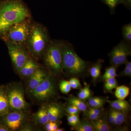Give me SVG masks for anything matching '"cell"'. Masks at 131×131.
<instances>
[{
  "label": "cell",
  "mask_w": 131,
  "mask_h": 131,
  "mask_svg": "<svg viewBox=\"0 0 131 131\" xmlns=\"http://www.w3.org/2000/svg\"><path fill=\"white\" fill-rule=\"evenodd\" d=\"M107 100L104 97H90L88 99V105L90 106V107H102Z\"/></svg>",
  "instance_id": "44dd1931"
},
{
  "label": "cell",
  "mask_w": 131,
  "mask_h": 131,
  "mask_svg": "<svg viewBox=\"0 0 131 131\" xmlns=\"http://www.w3.org/2000/svg\"><path fill=\"white\" fill-rule=\"evenodd\" d=\"M62 54L63 71L69 74L82 76L89 69V63L77 55L73 45L69 42L62 40Z\"/></svg>",
  "instance_id": "3957f363"
},
{
  "label": "cell",
  "mask_w": 131,
  "mask_h": 131,
  "mask_svg": "<svg viewBox=\"0 0 131 131\" xmlns=\"http://www.w3.org/2000/svg\"><path fill=\"white\" fill-rule=\"evenodd\" d=\"M73 130L76 131H95L90 121L88 119H82L75 126L73 127Z\"/></svg>",
  "instance_id": "ffe728a7"
},
{
  "label": "cell",
  "mask_w": 131,
  "mask_h": 131,
  "mask_svg": "<svg viewBox=\"0 0 131 131\" xmlns=\"http://www.w3.org/2000/svg\"><path fill=\"white\" fill-rule=\"evenodd\" d=\"M131 55L130 43L122 40L108 54L112 65L118 67L125 64Z\"/></svg>",
  "instance_id": "30bf717a"
},
{
  "label": "cell",
  "mask_w": 131,
  "mask_h": 131,
  "mask_svg": "<svg viewBox=\"0 0 131 131\" xmlns=\"http://www.w3.org/2000/svg\"><path fill=\"white\" fill-rule=\"evenodd\" d=\"M121 75L122 76H127L129 77H131V69L125 67V69L121 73Z\"/></svg>",
  "instance_id": "836d02e7"
},
{
  "label": "cell",
  "mask_w": 131,
  "mask_h": 131,
  "mask_svg": "<svg viewBox=\"0 0 131 131\" xmlns=\"http://www.w3.org/2000/svg\"><path fill=\"white\" fill-rule=\"evenodd\" d=\"M50 40L47 28L39 23L32 22L25 47L31 57L39 60Z\"/></svg>",
  "instance_id": "7a4b0ae2"
},
{
  "label": "cell",
  "mask_w": 131,
  "mask_h": 131,
  "mask_svg": "<svg viewBox=\"0 0 131 131\" xmlns=\"http://www.w3.org/2000/svg\"><path fill=\"white\" fill-rule=\"evenodd\" d=\"M106 102L110 104L113 108L118 111L124 112L126 113L130 110L131 106L130 103L125 100L118 99L113 101L107 100Z\"/></svg>",
  "instance_id": "e0dca14e"
},
{
  "label": "cell",
  "mask_w": 131,
  "mask_h": 131,
  "mask_svg": "<svg viewBox=\"0 0 131 131\" xmlns=\"http://www.w3.org/2000/svg\"><path fill=\"white\" fill-rule=\"evenodd\" d=\"M122 34L124 40L130 43L131 42V24L124 25L122 28Z\"/></svg>",
  "instance_id": "4316f807"
},
{
  "label": "cell",
  "mask_w": 131,
  "mask_h": 131,
  "mask_svg": "<svg viewBox=\"0 0 131 131\" xmlns=\"http://www.w3.org/2000/svg\"><path fill=\"white\" fill-rule=\"evenodd\" d=\"M64 110L67 114L71 115L79 114L81 112V111L76 106L69 104L64 107Z\"/></svg>",
  "instance_id": "f1b7e54d"
},
{
  "label": "cell",
  "mask_w": 131,
  "mask_h": 131,
  "mask_svg": "<svg viewBox=\"0 0 131 131\" xmlns=\"http://www.w3.org/2000/svg\"><path fill=\"white\" fill-rule=\"evenodd\" d=\"M59 88L61 92L65 94L69 93L71 90L69 81L66 80L61 81L59 84Z\"/></svg>",
  "instance_id": "83f0119b"
},
{
  "label": "cell",
  "mask_w": 131,
  "mask_h": 131,
  "mask_svg": "<svg viewBox=\"0 0 131 131\" xmlns=\"http://www.w3.org/2000/svg\"><path fill=\"white\" fill-rule=\"evenodd\" d=\"M80 89L78 94V98L82 100L85 101L91 97V92L89 85L85 84V86Z\"/></svg>",
  "instance_id": "cb8c5ba5"
},
{
  "label": "cell",
  "mask_w": 131,
  "mask_h": 131,
  "mask_svg": "<svg viewBox=\"0 0 131 131\" xmlns=\"http://www.w3.org/2000/svg\"><path fill=\"white\" fill-rule=\"evenodd\" d=\"M130 89L125 85L117 86L115 92V96L118 100H124L129 95Z\"/></svg>",
  "instance_id": "7402d4cb"
},
{
  "label": "cell",
  "mask_w": 131,
  "mask_h": 131,
  "mask_svg": "<svg viewBox=\"0 0 131 131\" xmlns=\"http://www.w3.org/2000/svg\"><path fill=\"white\" fill-rule=\"evenodd\" d=\"M88 111L91 112L99 115H102L103 113V108L102 107L91 108H88Z\"/></svg>",
  "instance_id": "d6a6232c"
},
{
  "label": "cell",
  "mask_w": 131,
  "mask_h": 131,
  "mask_svg": "<svg viewBox=\"0 0 131 131\" xmlns=\"http://www.w3.org/2000/svg\"><path fill=\"white\" fill-rule=\"evenodd\" d=\"M32 23L30 18L13 25L2 39L5 42H12L25 46Z\"/></svg>",
  "instance_id": "5b68a950"
},
{
  "label": "cell",
  "mask_w": 131,
  "mask_h": 131,
  "mask_svg": "<svg viewBox=\"0 0 131 131\" xmlns=\"http://www.w3.org/2000/svg\"><path fill=\"white\" fill-rule=\"evenodd\" d=\"M113 110L115 120L117 122V126H119L122 125L126 121V113L114 109Z\"/></svg>",
  "instance_id": "484cf974"
},
{
  "label": "cell",
  "mask_w": 131,
  "mask_h": 131,
  "mask_svg": "<svg viewBox=\"0 0 131 131\" xmlns=\"http://www.w3.org/2000/svg\"><path fill=\"white\" fill-rule=\"evenodd\" d=\"M13 64L18 72L30 57L23 45L5 42Z\"/></svg>",
  "instance_id": "ba28073f"
},
{
  "label": "cell",
  "mask_w": 131,
  "mask_h": 131,
  "mask_svg": "<svg viewBox=\"0 0 131 131\" xmlns=\"http://www.w3.org/2000/svg\"><path fill=\"white\" fill-rule=\"evenodd\" d=\"M48 75L43 70L39 68L29 77L27 89L30 93L46 79Z\"/></svg>",
  "instance_id": "8fae6325"
},
{
  "label": "cell",
  "mask_w": 131,
  "mask_h": 131,
  "mask_svg": "<svg viewBox=\"0 0 131 131\" xmlns=\"http://www.w3.org/2000/svg\"><path fill=\"white\" fill-rule=\"evenodd\" d=\"M34 130V129L32 126L30 125H25L22 126L21 129H20L19 131H29Z\"/></svg>",
  "instance_id": "d590c367"
},
{
  "label": "cell",
  "mask_w": 131,
  "mask_h": 131,
  "mask_svg": "<svg viewBox=\"0 0 131 131\" xmlns=\"http://www.w3.org/2000/svg\"><path fill=\"white\" fill-rule=\"evenodd\" d=\"M60 124H61V123H60V121L57 122H52V131H56Z\"/></svg>",
  "instance_id": "74e56055"
},
{
  "label": "cell",
  "mask_w": 131,
  "mask_h": 131,
  "mask_svg": "<svg viewBox=\"0 0 131 131\" xmlns=\"http://www.w3.org/2000/svg\"><path fill=\"white\" fill-rule=\"evenodd\" d=\"M30 94L34 99L39 102L51 101L57 95V89L55 80L51 76L48 75Z\"/></svg>",
  "instance_id": "8992f818"
},
{
  "label": "cell",
  "mask_w": 131,
  "mask_h": 131,
  "mask_svg": "<svg viewBox=\"0 0 131 131\" xmlns=\"http://www.w3.org/2000/svg\"><path fill=\"white\" fill-rule=\"evenodd\" d=\"M35 61L31 56L29 58L18 72L22 77L29 78L39 68Z\"/></svg>",
  "instance_id": "4fadbf2b"
},
{
  "label": "cell",
  "mask_w": 131,
  "mask_h": 131,
  "mask_svg": "<svg viewBox=\"0 0 131 131\" xmlns=\"http://www.w3.org/2000/svg\"><path fill=\"white\" fill-rule=\"evenodd\" d=\"M71 88L79 89L82 88V85L79 79L76 77L71 78L69 81Z\"/></svg>",
  "instance_id": "f546056e"
},
{
  "label": "cell",
  "mask_w": 131,
  "mask_h": 131,
  "mask_svg": "<svg viewBox=\"0 0 131 131\" xmlns=\"http://www.w3.org/2000/svg\"><path fill=\"white\" fill-rule=\"evenodd\" d=\"M109 8L111 14H114L118 5L122 3V0H101Z\"/></svg>",
  "instance_id": "603a6c76"
},
{
  "label": "cell",
  "mask_w": 131,
  "mask_h": 131,
  "mask_svg": "<svg viewBox=\"0 0 131 131\" xmlns=\"http://www.w3.org/2000/svg\"><path fill=\"white\" fill-rule=\"evenodd\" d=\"M118 76L116 72H115V73L111 74L105 76L102 75V76L101 78L102 80L105 81L107 79H109V78H114Z\"/></svg>",
  "instance_id": "e575fe53"
},
{
  "label": "cell",
  "mask_w": 131,
  "mask_h": 131,
  "mask_svg": "<svg viewBox=\"0 0 131 131\" xmlns=\"http://www.w3.org/2000/svg\"><path fill=\"white\" fill-rule=\"evenodd\" d=\"M95 131H109L112 129L107 114H103L95 120L89 121Z\"/></svg>",
  "instance_id": "5bb4252c"
},
{
  "label": "cell",
  "mask_w": 131,
  "mask_h": 131,
  "mask_svg": "<svg viewBox=\"0 0 131 131\" xmlns=\"http://www.w3.org/2000/svg\"><path fill=\"white\" fill-rule=\"evenodd\" d=\"M47 112L49 121H59L63 116L64 107L60 103H52L47 106Z\"/></svg>",
  "instance_id": "7c38bea8"
},
{
  "label": "cell",
  "mask_w": 131,
  "mask_h": 131,
  "mask_svg": "<svg viewBox=\"0 0 131 131\" xmlns=\"http://www.w3.org/2000/svg\"><path fill=\"white\" fill-rule=\"evenodd\" d=\"M84 114L86 117V118L89 121L95 120L98 118L102 115H99L94 113L91 112L87 110L84 112Z\"/></svg>",
  "instance_id": "4dcf8cb0"
},
{
  "label": "cell",
  "mask_w": 131,
  "mask_h": 131,
  "mask_svg": "<svg viewBox=\"0 0 131 131\" xmlns=\"http://www.w3.org/2000/svg\"><path fill=\"white\" fill-rule=\"evenodd\" d=\"M52 122L51 121H49L47 124L45 125V129L47 131H52Z\"/></svg>",
  "instance_id": "f35d334b"
},
{
  "label": "cell",
  "mask_w": 131,
  "mask_h": 131,
  "mask_svg": "<svg viewBox=\"0 0 131 131\" xmlns=\"http://www.w3.org/2000/svg\"><path fill=\"white\" fill-rule=\"evenodd\" d=\"M103 60L99 59L95 63L93 64L89 69V74L93 81H95L100 77L101 73V69L102 67Z\"/></svg>",
  "instance_id": "d6986e66"
},
{
  "label": "cell",
  "mask_w": 131,
  "mask_h": 131,
  "mask_svg": "<svg viewBox=\"0 0 131 131\" xmlns=\"http://www.w3.org/2000/svg\"><path fill=\"white\" fill-rule=\"evenodd\" d=\"M34 120L35 124L39 126L45 125L49 122L47 106H42L39 108L34 114Z\"/></svg>",
  "instance_id": "2e32d148"
},
{
  "label": "cell",
  "mask_w": 131,
  "mask_h": 131,
  "mask_svg": "<svg viewBox=\"0 0 131 131\" xmlns=\"http://www.w3.org/2000/svg\"><path fill=\"white\" fill-rule=\"evenodd\" d=\"M62 43V40H51L42 56L45 65L53 75H59L63 71Z\"/></svg>",
  "instance_id": "277c9868"
},
{
  "label": "cell",
  "mask_w": 131,
  "mask_h": 131,
  "mask_svg": "<svg viewBox=\"0 0 131 131\" xmlns=\"http://www.w3.org/2000/svg\"><path fill=\"white\" fill-rule=\"evenodd\" d=\"M117 86L118 82L115 78H109L105 81L104 88L108 93H112L113 90L116 89Z\"/></svg>",
  "instance_id": "d4e9b609"
},
{
  "label": "cell",
  "mask_w": 131,
  "mask_h": 131,
  "mask_svg": "<svg viewBox=\"0 0 131 131\" xmlns=\"http://www.w3.org/2000/svg\"><path fill=\"white\" fill-rule=\"evenodd\" d=\"M9 111L26 112L28 103L24 96V91L21 85L18 84H10L6 86Z\"/></svg>",
  "instance_id": "52a82bcc"
},
{
  "label": "cell",
  "mask_w": 131,
  "mask_h": 131,
  "mask_svg": "<svg viewBox=\"0 0 131 131\" xmlns=\"http://www.w3.org/2000/svg\"><path fill=\"white\" fill-rule=\"evenodd\" d=\"M9 112L6 86H0V117L7 114Z\"/></svg>",
  "instance_id": "9a60e30c"
},
{
  "label": "cell",
  "mask_w": 131,
  "mask_h": 131,
  "mask_svg": "<svg viewBox=\"0 0 131 131\" xmlns=\"http://www.w3.org/2000/svg\"><path fill=\"white\" fill-rule=\"evenodd\" d=\"M27 119L26 112L10 111L7 114L0 117V121L9 131L19 130L25 124Z\"/></svg>",
  "instance_id": "9c48e42d"
},
{
  "label": "cell",
  "mask_w": 131,
  "mask_h": 131,
  "mask_svg": "<svg viewBox=\"0 0 131 131\" xmlns=\"http://www.w3.org/2000/svg\"><path fill=\"white\" fill-rule=\"evenodd\" d=\"M30 18V12L23 0H0V37L13 25Z\"/></svg>",
  "instance_id": "6da1fadb"
},
{
  "label": "cell",
  "mask_w": 131,
  "mask_h": 131,
  "mask_svg": "<svg viewBox=\"0 0 131 131\" xmlns=\"http://www.w3.org/2000/svg\"><path fill=\"white\" fill-rule=\"evenodd\" d=\"M64 99L69 104L75 106L82 112H84L88 108V104L84 102V101L81 100L78 97L72 95L68 98H65Z\"/></svg>",
  "instance_id": "ac0fdd59"
},
{
  "label": "cell",
  "mask_w": 131,
  "mask_h": 131,
  "mask_svg": "<svg viewBox=\"0 0 131 131\" xmlns=\"http://www.w3.org/2000/svg\"><path fill=\"white\" fill-rule=\"evenodd\" d=\"M9 130L0 121V131H8Z\"/></svg>",
  "instance_id": "ab89813d"
},
{
  "label": "cell",
  "mask_w": 131,
  "mask_h": 131,
  "mask_svg": "<svg viewBox=\"0 0 131 131\" xmlns=\"http://www.w3.org/2000/svg\"><path fill=\"white\" fill-rule=\"evenodd\" d=\"M64 129H62V128H58L57 129L56 131H64Z\"/></svg>",
  "instance_id": "60d3db41"
},
{
  "label": "cell",
  "mask_w": 131,
  "mask_h": 131,
  "mask_svg": "<svg viewBox=\"0 0 131 131\" xmlns=\"http://www.w3.org/2000/svg\"><path fill=\"white\" fill-rule=\"evenodd\" d=\"M121 4L127 9L130 10L131 9V0H122Z\"/></svg>",
  "instance_id": "8d00e7d4"
},
{
  "label": "cell",
  "mask_w": 131,
  "mask_h": 131,
  "mask_svg": "<svg viewBox=\"0 0 131 131\" xmlns=\"http://www.w3.org/2000/svg\"><path fill=\"white\" fill-rule=\"evenodd\" d=\"M118 67L117 66H115L112 65L110 67L106 68L105 72L103 76L111 74H113L115 72H116L117 69Z\"/></svg>",
  "instance_id": "1f68e13d"
}]
</instances>
